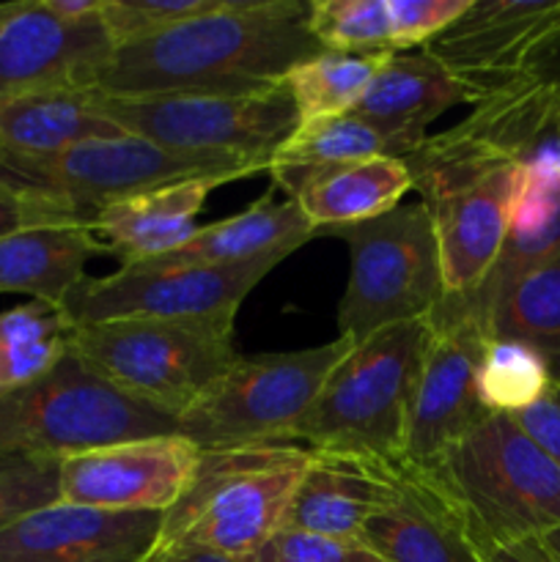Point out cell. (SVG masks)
Returning <instances> with one entry per match:
<instances>
[{"label":"cell","instance_id":"cell-1","mask_svg":"<svg viewBox=\"0 0 560 562\" xmlns=\"http://www.w3.org/2000/svg\"><path fill=\"white\" fill-rule=\"evenodd\" d=\"M322 49L302 0H223L209 14L115 47L86 91L113 97L269 91Z\"/></svg>","mask_w":560,"mask_h":562},{"label":"cell","instance_id":"cell-2","mask_svg":"<svg viewBox=\"0 0 560 562\" xmlns=\"http://www.w3.org/2000/svg\"><path fill=\"white\" fill-rule=\"evenodd\" d=\"M481 558L560 530V470L508 415H486L428 464Z\"/></svg>","mask_w":560,"mask_h":562},{"label":"cell","instance_id":"cell-3","mask_svg":"<svg viewBox=\"0 0 560 562\" xmlns=\"http://www.w3.org/2000/svg\"><path fill=\"white\" fill-rule=\"evenodd\" d=\"M258 168L234 159H203L165 151L135 135L102 137L53 157H16L0 151V181L16 192L42 223L91 228L93 220L121 198L181 181L247 179Z\"/></svg>","mask_w":560,"mask_h":562},{"label":"cell","instance_id":"cell-4","mask_svg":"<svg viewBox=\"0 0 560 562\" xmlns=\"http://www.w3.org/2000/svg\"><path fill=\"white\" fill-rule=\"evenodd\" d=\"M432 322L393 324L346 351L329 371L289 442L338 453L404 459L412 398L426 357Z\"/></svg>","mask_w":560,"mask_h":562},{"label":"cell","instance_id":"cell-5","mask_svg":"<svg viewBox=\"0 0 560 562\" xmlns=\"http://www.w3.org/2000/svg\"><path fill=\"white\" fill-rule=\"evenodd\" d=\"M311 448L296 442L203 450L190 486L165 510L159 541H190L250 560L283 525Z\"/></svg>","mask_w":560,"mask_h":562},{"label":"cell","instance_id":"cell-6","mask_svg":"<svg viewBox=\"0 0 560 562\" xmlns=\"http://www.w3.org/2000/svg\"><path fill=\"white\" fill-rule=\"evenodd\" d=\"M176 434V417L104 382L75 349L36 382L0 395V456L64 461Z\"/></svg>","mask_w":560,"mask_h":562},{"label":"cell","instance_id":"cell-7","mask_svg":"<svg viewBox=\"0 0 560 562\" xmlns=\"http://www.w3.org/2000/svg\"><path fill=\"white\" fill-rule=\"evenodd\" d=\"M91 93L93 104L126 135L173 154L234 159L267 170L300 126L285 86L256 93Z\"/></svg>","mask_w":560,"mask_h":562},{"label":"cell","instance_id":"cell-8","mask_svg":"<svg viewBox=\"0 0 560 562\" xmlns=\"http://www.w3.org/2000/svg\"><path fill=\"white\" fill-rule=\"evenodd\" d=\"M335 338L324 346L236 357L176 420V434L198 450L289 442L291 431L351 349Z\"/></svg>","mask_w":560,"mask_h":562},{"label":"cell","instance_id":"cell-9","mask_svg":"<svg viewBox=\"0 0 560 562\" xmlns=\"http://www.w3.org/2000/svg\"><path fill=\"white\" fill-rule=\"evenodd\" d=\"M71 349L113 387L179 420L236 360L234 322L132 318L71 329Z\"/></svg>","mask_w":560,"mask_h":562},{"label":"cell","instance_id":"cell-10","mask_svg":"<svg viewBox=\"0 0 560 562\" xmlns=\"http://www.w3.org/2000/svg\"><path fill=\"white\" fill-rule=\"evenodd\" d=\"M329 234L340 236L351 256L338 338L360 344L393 324L428 318L448 294L437 234L423 201Z\"/></svg>","mask_w":560,"mask_h":562},{"label":"cell","instance_id":"cell-11","mask_svg":"<svg viewBox=\"0 0 560 562\" xmlns=\"http://www.w3.org/2000/svg\"><path fill=\"white\" fill-rule=\"evenodd\" d=\"M285 252L225 267H159L132 263L104 278H82L66 294L64 316L71 329L104 322H236L242 302L285 261Z\"/></svg>","mask_w":560,"mask_h":562},{"label":"cell","instance_id":"cell-12","mask_svg":"<svg viewBox=\"0 0 560 562\" xmlns=\"http://www.w3.org/2000/svg\"><path fill=\"white\" fill-rule=\"evenodd\" d=\"M432 338L417 376L404 459L428 467L492 412L483 409L478 373L492 340L489 324L464 294H445L428 316Z\"/></svg>","mask_w":560,"mask_h":562},{"label":"cell","instance_id":"cell-13","mask_svg":"<svg viewBox=\"0 0 560 562\" xmlns=\"http://www.w3.org/2000/svg\"><path fill=\"white\" fill-rule=\"evenodd\" d=\"M450 130L516 165L560 157V16L525 49L514 75Z\"/></svg>","mask_w":560,"mask_h":562},{"label":"cell","instance_id":"cell-14","mask_svg":"<svg viewBox=\"0 0 560 562\" xmlns=\"http://www.w3.org/2000/svg\"><path fill=\"white\" fill-rule=\"evenodd\" d=\"M201 450L179 434L132 439L64 459L60 503L124 514H165L190 486Z\"/></svg>","mask_w":560,"mask_h":562},{"label":"cell","instance_id":"cell-15","mask_svg":"<svg viewBox=\"0 0 560 562\" xmlns=\"http://www.w3.org/2000/svg\"><path fill=\"white\" fill-rule=\"evenodd\" d=\"M113 49L102 16L60 20L47 0L0 5V99L60 86L86 91Z\"/></svg>","mask_w":560,"mask_h":562},{"label":"cell","instance_id":"cell-16","mask_svg":"<svg viewBox=\"0 0 560 562\" xmlns=\"http://www.w3.org/2000/svg\"><path fill=\"white\" fill-rule=\"evenodd\" d=\"M165 514H124L53 503L0 530V562H141Z\"/></svg>","mask_w":560,"mask_h":562},{"label":"cell","instance_id":"cell-17","mask_svg":"<svg viewBox=\"0 0 560 562\" xmlns=\"http://www.w3.org/2000/svg\"><path fill=\"white\" fill-rule=\"evenodd\" d=\"M406 459L313 450L305 475L296 483L280 530L360 541L371 516L401 497Z\"/></svg>","mask_w":560,"mask_h":562},{"label":"cell","instance_id":"cell-18","mask_svg":"<svg viewBox=\"0 0 560 562\" xmlns=\"http://www.w3.org/2000/svg\"><path fill=\"white\" fill-rule=\"evenodd\" d=\"M558 16L560 0H470L464 14L421 49L481 102L514 75L525 49Z\"/></svg>","mask_w":560,"mask_h":562},{"label":"cell","instance_id":"cell-19","mask_svg":"<svg viewBox=\"0 0 560 562\" xmlns=\"http://www.w3.org/2000/svg\"><path fill=\"white\" fill-rule=\"evenodd\" d=\"M360 541L382 562H483L443 483L410 461L401 497L366 521Z\"/></svg>","mask_w":560,"mask_h":562},{"label":"cell","instance_id":"cell-20","mask_svg":"<svg viewBox=\"0 0 560 562\" xmlns=\"http://www.w3.org/2000/svg\"><path fill=\"white\" fill-rule=\"evenodd\" d=\"M472 102L470 88L421 49L390 55L351 115L384 132L399 146L401 159H406L445 110Z\"/></svg>","mask_w":560,"mask_h":562},{"label":"cell","instance_id":"cell-21","mask_svg":"<svg viewBox=\"0 0 560 562\" xmlns=\"http://www.w3.org/2000/svg\"><path fill=\"white\" fill-rule=\"evenodd\" d=\"M272 187H280L300 206L316 234L349 228L388 214L412 190V173L404 159L377 157L362 162L318 170H269Z\"/></svg>","mask_w":560,"mask_h":562},{"label":"cell","instance_id":"cell-22","mask_svg":"<svg viewBox=\"0 0 560 562\" xmlns=\"http://www.w3.org/2000/svg\"><path fill=\"white\" fill-rule=\"evenodd\" d=\"M560 256V157H541L525 165L514 220L497 261L483 283L470 291L467 302L492 316L494 305L525 278L527 272Z\"/></svg>","mask_w":560,"mask_h":562},{"label":"cell","instance_id":"cell-23","mask_svg":"<svg viewBox=\"0 0 560 562\" xmlns=\"http://www.w3.org/2000/svg\"><path fill=\"white\" fill-rule=\"evenodd\" d=\"M214 187L220 181L198 179L121 198L102 209L91 231L102 241L104 256L119 258L121 267L152 261L179 250L195 234V220Z\"/></svg>","mask_w":560,"mask_h":562},{"label":"cell","instance_id":"cell-24","mask_svg":"<svg viewBox=\"0 0 560 562\" xmlns=\"http://www.w3.org/2000/svg\"><path fill=\"white\" fill-rule=\"evenodd\" d=\"M316 236V228L305 220L291 198L275 201L272 190L245 212L225 217L220 223L198 228L179 250L165 252L143 263L159 267H225V263L256 261L264 256L300 250Z\"/></svg>","mask_w":560,"mask_h":562},{"label":"cell","instance_id":"cell-25","mask_svg":"<svg viewBox=\"0 0 560 562\" xmlns=\"http://www.w3.org/2000/svg\"><path fill=\"white\" fill-rule=\"evenodd\" d=\"M93 256H104V247L86 225H27L0 239V294L60 307Z\"/></svg>","mask_w":560,"mask_h":562},{"label":"cell","instance_id":"cell-26","mask_svg":"<svg viewBox=\"0 0 560 562\" xmlns=\"http://www.w3.org/2000/svg\"><path fill=\"white\" fill-rule=\"evenodd\" d=\"M126 135L82 88H38L0 99V151L53 157L86 140Z\"/></svg>","mask_w":560,"mask_h":562},{"label":"cell","instance_id":"cell-27","mask_svg":"<svg viewBox=\"0 0 560 562\" xmlns=\"http://www.w3.org/2000/svg\"><path fill=\"white\" fill-rule=\"evenodd\" d=\"M395 53H335L322 49L311 58L300 60L283 77L285 91L291 93L300 124L333 119L355 110L362 93L373 82L384 64Z\"/></svg>","mask_w":560,"mask_h":562},{"label":"cell","instance_id":"cell-28","mask_svg":"<svg viewBox=\"0 0 560 562\" xmlns=\"http://www.w3.org/2000/svg\"><path fill=\"white\" fill-rule=\"evenodd\" d=\"M69 349L71 324L60 307L25 302L0 311V395L42 379Z\"/></svg>","mask_w":560,"mask_h":562},{"label":"cell","instance_id":"cell-29","mask_svg":"<svg viewBox=\"0 0 560 562\" xmlns=\"http://www.w3.org/2000/svg\"><path fill=\"white\" fill-rule=\"evenodd\" d=\"M377 157L401 159V151L377 126L344 113L296 126L267 170H318Z\"/></svg>","mask_w":560,"mask_h":562},{"label":"cell","instance_id":"cell-30","mask_svg":"<svg viewBox=\"0 0 560 562\" xmlns=\"http://www.w3.org/2000/svg\"><path fill=\"white\" fill-rule=\"evenodd\" d=\"M492 340H516L560 360V256L527 272L489 316Z\"/></svg>","mask_w":560,"mask_h":562},{"label":"cell","instance_id":"cell-31","mask_svg":"<svg viewBox=\"0 0 560 562\" xmlns=\"http://www.w3.org/2000/svg\"><path fill=\"white\" fill-rule=\"evenodd\" d=\"M552 387V366L541 351L516 340H489L478 373L483 409L514 417L541 401Z\"/></svg>","mask_w":560,"mask_h":562},{"label":"cell","instance_id":"cell-32","mask_svg":"<svg viewBox=\"0 0 560 562\" xmlns=\"http://www.w3.org/2000/svg\"><path fill=\"white\" fill-rule=\"evenodd\" d=\"M307 27L335 53H395L388 0H313Z\"/></svg>","mask_w":560,"mask_h":562},{"label":"cell","instance_id":"cell-33","mask_svg":"<svg viewBox=\"0 0 560 562\" xmlns=\"http://www.w3.org/2000/svg\"><path fill=\"white\" fill-rule=\"evenodd\" d=\"M223 0H104L102 25L115 47L141 42L192 16L220 9Z\"/></svg>","mask_w":560,"mask_h":562},{"label":"cell","instance_id":"cell-34","mask_svg":"<svg viewBox=\"0 0 560 562\" xmlns=\"http://www.w3.org/2000/svg\"><path fill=\"white\" fill-rule=\"evenodd\" d=\"M58 467L53 459L0 456V530L58 503Z\"/></svg>","mask_w":560,"mask_h":562},{"label":"cell","instance_id":"cell-35","mask_svg":"<svg viewBox=\"0 0 560 562\" xmlns=\"http://www.w3.org/2000/svg\"><path fill=\"white\" fill-rule=\"evenodd\" d=\"M247 562H382L362 541L278 530Z\"/></svg>","mask_w":560,"mask_h":562},{"label":"cell","instance_id":"cell-36","mask_svg":"<svg viewBox=\"0 0 560 562\" xmlns=\"http://www.w3.org/2000/svg\"><path fill=\"white\" fill-rule=\"evenodd\" d=\"M393 22L395 53L410 47H426L450 22L459 20L470 0H388Z\"/></svg>","mask_w":560,"mask_h":562},{"label":"cell","instance_id":"cell-37","mask_svg":"<svg viewBox=\"0 0 560 562\" xmlns=\"http://www.w3.org/2000/svg\"><path fill=\"white\" fill-rule=\"evenodd\" d=\"M514 420L560 470V384H555L541 401L514 415Z\"/></svg>","mask_w":560,"mask_h":562},{"label":"cell","instance_id":"cell-38","mask_svg":"<svg viewBox=\"0 0 560 562\" xmlns=\"http://www.w3.org/2000/svg\"><path fill=\"white\" fill-rule=\"evenodd\" d=\"M141 562H245L231 554L217 552V549L201 547L190 541H157V547L146 554Z\"/></svg>","mask_w":560,"mask_h":562},{"label":"cell","instance_id":"cell-39","mask_svg":"<svg viewBox=\"0 0 560 562\" xmlns=\"http://www.w3.org/2000/svg\"><path fill=\"white\" fill-rule=\"evenodd\" d=\"M27 225H42V217L11 187L0 181V239Z\"/></svg>","mask_w":560,"mask_h":562},{"label":"cell","instance_id":"cell-40","mask_svg":"<svg viewBox=\"0 0 560 562\" xmlns=\"http://www.w3.org/2000/svg\"><path fill=\"white\" fill-rule=\"evenodd\" d=\"M483 562H560L549 549L544 547L541 538H530V541L511 543V547L492 549L483 554Z\"/></svg>","mask_w":560,"mask_h":562},{"label":"cell","instance_id":"cell-41","mask_svg":"<svg viewBox=\"0 0 560 562\" xmlns=\"http://www.w3.org/2000/svg\"><path fill=\"white\" fill-rule=\"evenodd\" d=\"M104 0H47L49 9L60 16V20L69 22H82L93 20L102 11Z\"/></svg>","mask_w":560,"mask_h":562},{"label":"cell","instance_id":"cell-42","mask_svg":"<svg viewBox=\"0 0 560 562\" xmlns=\"http://www.w3.org/2000/svg\"><path fill=\"white\" fill-rule=\"evenodd\" d=\"M541 543L549 549V554H555V558L560 560V530H552L547 532V536H541Z\"/></svg>","mask_w":560,"mask_h":562},{"label":"cell","instance_id":"cell-43","mask_svg":"<svg viewBox=\"0 0 560 562\" xmlns=\"http://www.w3.org/2000/svg\"><path fill=\"white\" fill-rule=\"evenodd\" d=\"M552 376H555V384H560V360L552 366Z\"/></svg>","mask_w":560,"mask_h":562}]
</instances>
